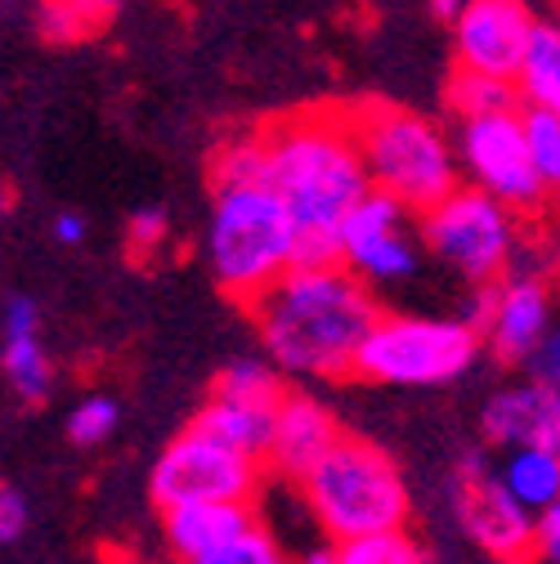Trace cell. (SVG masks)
<instances>
[{"instance_id":"obj_11","label":"cell","mask_w":560,"mask_h":564,"mask_svg":"<svg viewBox=\"0 0 560 564\" xmlns=\"http://www.w3.org/2000/svg\"><path fill=\"white\" fill-rule=\"evenodd\" d=\"M551 278L542 273H507L488 288H475L462 323L480 332V345L494 349L503 364H529L534 349L556 332Z\"/></svg>"},{"instance_id":"obj_28","label":"cell","mask_w":560,"mask_h":564,"mask_svg":"<svg viewBox=\"0 0 560 564\" xmlns=\"http://www.w3.org/2000/svg\"><path fill=\"white\" fill-rule=\"evenodd\" d=\"M41 32L50 41H86L90 32H99V19L82 0H41Z\"/></svg>"},{"instance_id":"obj_23","label":"cell","mask_w":560,"mask_h":564,"mask_svg":"<svg viewBox=\"0 0 560 564\" xmlns=\"http://www.w3.org/2000/svg\"><path fill=\"white\" fill-rule=\"evenodd\" d=\"M283 390H288L283 372H278L273 364H260V359L229 364L212 386V394H220V399H243V403H265V408H273L278 399H283Z\"/></svg>"},{"instance_id":"obj_31","label":"cell","mask_w":560,"mask_h":564,"mask_svg":"<svg viewBox=\"0 0 560 564\" xmlns=\"http://www.w3.org/2000/svg\"><path fill=\"white\" fill-rule=\"evenodd\" d=\"M560 555V507H547L534 516V560L551 564Z\"/></svg>"},{"instance_id":"obj_34","label":"cell","mask_w":560,"mask_h":564,"mask_svg":"<svg viewBox=\"0 0 560 564\" xmlns=\"http://www.w3.org/2000/svg\"><path fill=\"white\" fill-rule=\"evenodd\" d=\"M332 560H336V546H332L327 538H319V542H310L305 551L288 555V564H332Z\"/></svg>"},{"instance_id":"obj_35","label":"cell","mask_w":560,"mask_h":564,"mask_svg":"<svg viewBox=\"0 0 560 564\" xmlns=\"http://www.w3.org/2000/svg\"><path fill=\"white\" fill-rule=\"evenodd\" d=\"M462 6H466V0H431V14H440V19H449V23H453Z\"/></svg>"},{"instance_id":"obj_25","label":"cell","mask_w":560,"mask_h":564,"mask_svg":"<svg viewBox=\"0 0 560 564\" xmlns=\"http://www.w3.org/2000/svg\"><path fill=\"white\" fill-rule=\"evenodd\" d=\"M247 184H269V162H265L260 134L229 139L212 166V188H247Z\"/></svg>"},{"instance_id":"obj_22","label":"cell","mask_w":560,"mask_h":564,"mask_svg":"<svg viewBox=\"0 0 560 564\" xmlns=\"http://www.w3.org/2000/svg\"><path fill=\"white\" fill-rule=\"evenodd\" d=\"M332 546H336L332 564H431L427 546L408 529H390V533H373V538H355V542H332Z\"/></svg>"},{"instance_id":"obj_1","label":"cell","mask_w":560,"mask_h":564,"mask_svg":"<svg viewBox=\"0 0 560 564\" xmlns=\"http://www.w3.org/2000/svg\"><path fill=\"white\" fill-rule=\"evenodd\" d=\"M247 314L283 377L345 381L355 377V355L381 305L341 264H292L247 305Z\"/></svg>"},{"instance_id":"obj_12","label":"cell","mask_w":560,"mask_h":564,"mask_svg":"<svg viewBox=\"0 0 560 564\" xmlns=\"http://www.w3.org/2000/svg\"><path fill=\"white\" fill-rule=\"evenodd\" d=\"M453 498H457V520L466 538L484 555H494L498 564H534V516L507 498L494 470L480 457L462 466Z\"/></svg>"},{"instance_id":"obj_15","label":"cell","mask_w":560,"mask_h":564,"mask_svg":"<svg viewBox=\"0 0 560 564\" xmlns=\"http://www.w3.org/2000/svg\"><path fill=\"white\" fill-rule=\"evenodd\" d=\"M484 440L494 448H556L560 444V390L520 381L498 390L480 412Z\"/></svg>"},{"instance_id":"obj_6","label":"cell","mask_w":560,"mask_h":564,"mask_svg":"<svg viewBox=\"0 0 560 564\" xmlns=\"http://www.w3.org/2000/svg\"><path fill=\"white\" fill-rule=\"evenodd\" d=\"M480 355V332L462 318L381 310L355 355V377L373 386H449Z\"/></svg>"},{"instance_id":"obj_7","label":"cell","mask_w":560,"mask_h":564,"mask_svg":"<svg viewBox=\"0 0 560 564\" xmlns=\"http://www.w3.org/2000/svg\"><path fill=\"white\" fill-rule=\"evenodd\" d=\"M525 220L471 184H453L435 206L417 216V242L444 260L471 288H488L511 273Z\"/></svg>"},{"instance_id":"obj_16","label":"cell","mask_w":560,"mask_h":564,"mask_svg":"<svg viewBox=\"0 0 560 564\" xmlns=\"http://www.w3.org/2000/svg\"><path fill=\"white\" fill-rule=\"evenodd\" d=\"M251 524H260L256 502H184L162 511V533L180 564L234 542Z\"/></svg>"},{"instance_id":"obj_9","label":"cell","mask_w":560,"mask_h":564,"mask_svg":"<svg viewBox=\"0 0 560 564\" xmlns=\"http://www.w3.org/2000/svg\"><path fill=\"white\" fill-rule=\"evenodd\" d=\"M149 488L158 511L184 502H256L265 488V462L220 444L197 426H184L158 457Z\"/></svg>"},{"instance_id":"obj_26","label":"cell","mask_w":560,"mask_h":564,"mask_svg":"<svg viewBox=\"0 0 560 564\" xmlns=\"http://www.w3.org/2000/svg\"><path fill=\"white\" fill-rule=\"evenodd\" d=\"M184 564H288V551H283V542L269 533V524L260 520L247 533H238L234 542L206 551L197 560H184Z\"/></svg>"},{"instance_id":"obj_19","label":"cell","mask_w":560,"mask_h":564,"mask_svg":"<svg viewBox=\"0 0 560 564\" xmlns=\"http://www.w3.org/2000/svg\"><path fill=\"white\" fill-rule=\"evenodd\" d=\"M273 408H278V403H273ZM273 408L212 394V399L197 408V416L189 421V426H197V431H206V435H216L220 444H229V448H238V453H247V457H260V453H265V440H269Z\"/></svg>"},{"instance_id":"obj_2","label":"cell","mask_w":560,"mask_h":564,"mask_svg":"<svg viewBox=\"0 0 560 564\" xmlns=\"http://www.w3.org/2000/svg\"><path fill=\"white\" fill-rule=\"evenodd\" d=\"M260 139L269 162V188L288 206L297 229L292 264H336V225L368 193L349 112L310 108L273 121Z\"/></svg>"},{"instance_id":"obj_8","label":"cell","mask_w":560,"mask_h":564,"mask_svg":"<svg viewBox=\"0 0 560 564\" xmlns=\"http://www.w3.org/2000/svg\"><path fill=\"white\" fill-rule=\"evenodd\" d=\"M453 144V162L457 175L466 171L471 188H480L484 197L503 202L511 216L520 220H538L551 206V188L538 180L525 134H520V117L516 112H498V117H475L457 126Z\"/></svg>"},{"instance_id":"obj_13","label":"cell","mask_w":560,"mask_h":564,"mask_svg":"<svg viewBox=\"0 0 560 564\" xmlns=\"http://www.w3.org/2000/svg\"><path fill=\"white\" fill-rule=\"evenodd\" d=\"M534 10L525 0H466L453 19V45H457V67L488 77L516 73L520 50L534 32Z\"/></svg>"},{"instance_id":"obj_14","label":"cell","mask_w":560,"mask_h":564,"mask_svg":"<svg viewBox=\"0 0 560 564\" xmlns=\"http://www.w3.org/2000/svg\"><path fill=\"white\" fill-rule=\"evenodd\" d=\"M345 431L336 426V416L323 399H314L310 390H283L269 421V440H265V470L283 475V479H301Z\"/></svg>"},{"instance_id":"obj_33","label":"cell","mask_w":560,"mask_h":564,"mask_svg":"<svg viewBox=\"0 0 560 564\" xmlns=\"http://www.w3.org/2000/svg\"><path fill=\"white\" fill-rule=\"evenodd\" d=\"M54 238H58L63 247H77V242L86 238V220L77 216V210H63V216L54 220Z\"/></svg>"},{"instance_id":"obj_5","label":"cell","mask_w":560,"mask_h":564,"mask_svg":"<svg viewBox=\"0 0 560 564\" xmlns=\"http://www.w3.org/2000/svg\"><path fill=\"white\" fill-rule=\"evenodd\" d=\"M355 149L373 193L395 197L412 216H422L457 184V162L449 134L427 121L422 112H408L395 104H364L349 112Z\"/></svg>"},{"instance_id":"obj_10","label":"cell","mask_w":560,"mask_h":564,"mask_svg":"<svg viewBox=\"0 0 560 564\" xmlns=\"http://www.w3.org/2000/svg\"><path fill=\"white\" fill-rule=\"evenodd\" d=\"M336 264L359 278L377 296V288H399L422 264V242H417L412 210L386 193H364L336 225Z\"/></svg>"},{"instance_id":"obj_24","label":"cell","mask_w":560,"mask_h":564,"mask_svg":"<svg viewBox=\"0 0 560 564\" xmlns=\"http://www.w3.org/2000/svg\"><path fill=\"white\" fill-rule=\"evenodd\" d=\"M516 117H520V134H525V149H529L538 180L547 188H556V180H560V112L556 108H525Z\"/></svg>"},{"instance_id":"obj_29","label":"cell","mask_w":560,"mask_h":564,"mask_svg":"<svg viewBox=\"0 0 560 564\" xmlns=\"http://www.w3.org/2000/svg\"><path fill=\"white\" fill-rule=\"evenodd\" d=\"M166 238H171V220H166L162 206H144V210H134V216H130L126 242H130L134 256H153Z\"/></svg>"},{"instance_id":"obj_21","label":"cell","mask_w":560,"mask_h":564,"mask_svg":"<svg viewBox=\"0 0 560 564\" xmlns=\"http://www.w3.org/2000/svg\"><path fill=\"white\" fill-rule=\"evenodd\" d=\"M449 108L462 121L475 117H498V112H520L516 86L507 77H488V73H471V67H457L449 77Z\"/></svg>"},{"instance_id":"obj_4","label":"cell","mask_w":560,"mask_h":564,"mask_svg":"<svg viewBox=\"0 0 560 564\" xmlns=\"http://www.w3.org/2000/svg\"><path fill=\"white\" fill-rule=\"evenodd\" d=\"M292 260L297 229L269 184L216 188L212 225H206V269L229 301L251 305L269 282L292 269Z\"/></svg>"},{"instance_id":"obj_3","label":"cell","mask_w":560,"mask_h":564,"mask_svg":"<svg viewBox=\"0 0 560 564\" xmlns=\"http://www.w3.org/2000/svg\"><path fill=\"white\" fill-rule=\"evenodd\" d=\"M297 498L305 502L314 529L327 542H355L390 529H408L412 492L395 457L359 435H341L301 479Z\"/></svg>"},{"instance_id":"obj_37","label":"cell","mask_w":560,"mask_h":564,"mask_svg":"<svg viewBox=\"0 0 560 564\" xmlns=\"http://www.w3.org/2000/svg\"><path fill=\"white\" fill-rule=\"evenodd\" d=\"M6 210H10V188L0 184V216H6Z\"/></svg>"},{"instance_id":"obj_18","label":"cell","mask_w":560,"mask_h":564,"mask_svg":"<svg viewBox=\"0 0 560 564\" xmlns=\"http://www.w3.org/2000/svg\"><path fill=\"white\" fill-rule=\"evenodd\" d=\"M494 479L529 516L560 507V448H507Z\"/></svg>"},{"instance_id":"obj_36","label":"cell","mask_w":560,"mask_h":564,"mask_svg":"<svg viewBox=\"0 0 560 564\" xmlns=\"http://www.w3.org/2000/svg\"><path fill=\"white\" fill-rule=\"evenodd\" d=\"M82 6H86V10H90V14L99 19V23H104V19H108V14H112V10L121 6V0H82Z\"/></svg>"},{"instance_id":"obj_20","label":"cell","mask_w":560,"mask_h":564,"mask_svg":"<svg viewBox=\"0 0 560 564\" xmlns=\"http://www.w3.org/2000/svg\"><path fill=\"white\" fill-rule=\"evenodd\" d=\"M511 86H516V99H525V108H560V28L556 23H534L511 73Z\"/></svg>"},{"instance_id":"obj_27","label":"cell","mask_w":560,"mask_h":564,"mask_svg":"<svg viewBox=\"0 0 560 564\" xmlns=\"http://www.w3.org/2000/svg\"><path fill=\"white\" fill-rule=\"evenodd\" d=\"M117 416H121L117 399L90 394V399H82V403L73 408V416H67V440L82 444V448H95V444H104V440L117 431Z\"/></svg>"},{"instance_id":"obj_30","label":"cell","mask_w":560,"mask_h":564,"mask_svg":"<svg viewBox=\"0 0 560 564\" xmlns=\"http://www.w3.org/2000/svg\"><path fill=\"white\" fill-rule=\"evenodd\" d=\"M28 529V502L14 484H0V542H19Z\"/></svg>"},{"instance_id":"obj_17","label":"cell","mask_w":560,"mask_h":564,"mask_svg":"<svg viewBox=\"0 0 560 564\" xmlns=\"http://www.w3.org/2000/svg\"><path fill=\"white\" fill-rule=\"evenodd\" d=\"M0 364H6L10 386L28 403L50 394V355L41 340V310L28 296H14L6 305V355H0Z\"/></svg>"},{"instance_id":"obj_32","label":"cell","mask_w":560,"mask_h":564,"mask_svg":"<svg viewBox=\"0 0 560 564\" xmlns=\"http://www.w3.org/2000/svg\"><path fill=\"white\" fill-rule=\"evenodd\" d=\"M529 381H538V386H556L560 381V332H551L534 355H529Z\"/></svg>"}]
</instances>
